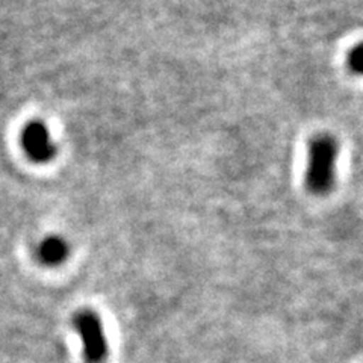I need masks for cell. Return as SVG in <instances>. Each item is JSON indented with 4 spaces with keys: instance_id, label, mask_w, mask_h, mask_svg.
I'll return each instance as SVG.
<instances>
[{
    "instance_id": "cell-1",
    "label": "cell",
    "mask_w": 363,
    "mask_h": 363,
    "mask_svg": "<svg viewBox=\"0 0 363 363\" xmlns=\"http://www.w3.org/2000/svg\"><path fill=\"white\" fill-rule=\"evenodd\" d=\"M337 145L330 136H318L309 147V165L306 184L313 194H325L335 180Z\"/></svg>"
},
{
    "instance_id": "cell-3",
    "label": "cell",
    "mask_w": 363,
    "mask_h": 363,
    "mask_svg": "<svg viewBox=\"0 0 363 363\" xmlns=\"http://www.w3.org/2000/svg\"><path fill=\"white\" fill-rule=\"evenodd\" d=\"M21 144L26 155L35 162H48L55 156V144L49 129L40 121H32L23 129Z\"/></svg>"
},
{
    "instance_id": "cell-5",
    "label": "cell",
    "mask_w": 363,
    "mask_h": 363,
    "mask_svg": "<svg viewBox=\"0 0 363 363\" xmlns=\"http://www.w3.org/2000/svg\"><path fill=\"white\" fill-rule=\"evenodd\" d=\"M362 64H363V53H362V45L359 44L354 49H351V52L348 53V67L354 74H359L362 72Z\"/></svg>"
},
{
    "instance_id": "cell-2",
    "label": "cell",
    "mask_w": 363,
    "mask_h": 363,
    "mask_svg": "<svg viewBox=\"0 0 363 363\" xmlns=\"http://www.w3.org/2000/svg\"><path fill=\"white\" fill-rule=\"evenodd\" d=\"M73 324L81 336L86 363L104 362L108 356V342L100 316L93 311L85 309L76 313Z\"/></svg>"
},
{
    "instance_id": "cell-4",
    "label": "cell",
    "mask_w": 363,
    "mask_h": 363,
    "mask_svg": "<svg viewBox=\"0 0 363 363\" xmlns=\"http://www.w3.org/2000/svg\"><path fill=\"white\" fill-rule=\"evenodd\" d=\"M68 256V245L58 236L45 238L38 248V257L45 265H60Z\"/></svg>"
}]
</instances>
